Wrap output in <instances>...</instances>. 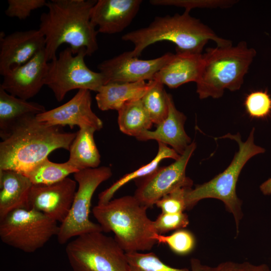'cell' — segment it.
I'll return each mask as SVG.
<instances>
[{"instance_id": "obj_1", "label": "cell", "mask_w": 271, "mask_h": 271, "mask_svg": "<svg viewBox=\"0 0 271 271\" xmlns=\"http://www.w3.org/2000/svg\"><path fill=\"white\" fill-rule=\"evenodd\" d=\"M76 133L45 124L38 121L35 114L25 115L1 138L0 170L24 174L55 150L69 151Z\"/></svg>"}, {"instance_id": "obj_2", "label": "cell", "mask_w": 271, "mask_h": 271, "mask_svg": "<svg viewBox=\"0 0 271 271\" xmlns=\"http://www.w3.org/2000/svg\"><path fill=\"white\" fill-rule=\"evenodd\" d=\"M94 0H51L48 12L41 15L39 30L45 39V51L48 62L57 57L63 44H68L74 54L83 48L87 56L98 49V31L90 19Z\"/></svg>"}, {"instance_id": "obj_3", "label": "cell", "mask_w": 271, "mask_h": 271, "mask_svg": "<svg viewBox=\"0 0 271 271\" xmlns=\"http://www.w3.org/2000/svg\"><path fill=\"white\" fill-rule=\"evenodd\" d=\"M121 39L133 44L129 53L137 57L150 45L164 41L174 43L176 52L192 54H202L209 41H214L218 47L232 45L186 11L181 14L157 17L148 26L127 33Z\"/></svg>"}, {"instance_id": "obj_4", "label": "cell", "mask_w": 271, "mask_h": 271, "mask_svg": "<svg viewBox=\"0 0 271 271\" xmlns=\"http://www.w3.org/2000/svg\"><path fill=\"white\" fill-rule=\"evenodd\" d=\"M147 209L134 196L126 195L97 204L92 214L102 232H113L125 252H140L151 250L157 242L153 238L157 233Z\"/></svg>"}, {"instance_id": "obj_5", "label": "cell", "mask_w": 271, "mask_h": 271, "mask_svg": "<svg viewBox=\"0 0 271 271\" xmlns=\"http://www.w3.org/2000/svg\"><path fill=\"white\" fill-rule=\"evenodd\" d=\"M256 55V50L243 41L235 46L207 48L196 82L199 98H219L226 89L239 90Z\"/></svg>"}, {"instance_id": "obj_6", "label": "cell", "mask_w": 271, "mask_h": 271, "mask_svg": "<svg viewBox=\"0 0 271 271\" xmlns=\"http://www.w3.org/2000/svg\"><path fill=\"white\" fill-rule=\"evenodd\" d=\"M254 128L251 130L247 140L242 141L239 133H228L219 138L233 140L238 145L230 165L222 173L209 181L189 189L186 193L187 210L192 209L199 201L206 198L221 200L225 207L234 218L237 233L240 220L242 217L241 201L236 193V187L239 174L246 162L252 157L265 152V149L254 143Z\"/></svg>"}, {"instance_id": "obj_7", "label": "cell", "mask_w": 271, "mask_h": 271, "mask_svg": "<svg viewBox=\"0 0 271 271\" xmlns=\"http://www.w3.org/2000/svg\"><path fill=\"white\" fill-rule=\"evenodd\" d=\"M103 232L77 236L65 248L73 271H128L126 252Z\"/></svg>"}, {"instance_id": "obj_8", "label": "cell", "mask_w": 271, "mask_h": 271, "mask_svg": "<svg viewBox=\"0 0 271 271\" xmlns=\"http://www.w3.org/2000/svg\"><path fill=\"white\" fill-rule=\"evenodd\" d=\"M112 175L111 168L106 166L81 170L74 174L78 187L69 213L59 226L57 238L60 244H65L73 237L90 232H102L98 223L90 220L89 214L95 190Z\"/></svg>"}, {"instance_id": "obj_9", "label": "cell", "mask_w": 271, "mask_h": 271, "mask_svg": "<svg viewBox=\"0 0 271 271\" xmlns=\"http://www.w3.org/2000/svg\"><path fill=\"white\" fill-rule=\"evenodd\" d=\"M86 56L85 49L74 54L69 47L48 63L45 85L52 90L57 101L63 100L72 90L87 89L97 92L105 84L103 75L87 66L84 61Z\"/></svg>"}, {"instance_id": "obj_10", "label": "cell", "mask_w": 271, "mask_h": 271, "mask_svg": "<svg viewBox=\"0 0 271 271\" xmlns=\"http://www.w3.org/2000/svg\"><path fill=\"white\" fill-rule=\"evenodd\" d=\"M59 226L56 221L39 211L18 209L0 220V238L8 245L33 253L57 236Z\"/></svg>"}, {"instance_id": "obj_11", "label": "cell", "mask_w": 271, "mask_h": 271, "mask_svg": "<svg viewBox=\"0 0 271 271\" xmlns=\"http://www.w3.org/2000/svg\"><path fill=\"white\" fill-rule=\"evenodd\" d=\"M196 148V143H191L174 163L159 168L152 174L143 178L133 196L149 208L163 197L177 189L191 188L193 181L186 176V169Z\"/></svg>"}, {"instance_id": "obj_12", "label": "cell", "mask_w": 271, "mask_h": 271, "mask_svg": "<svg viewBox=\"0 0 271 271\" xmlns=\"http://www.w3.org/2000/svg\"><path fill=\"white\" fill-rule=\"evenodd\" d=\"M173 53H167L152 59L142 60L124 52L105 60L97 66L103 75L105 84L110 82H136L150 81L169 61Z\"/></svg>"}, {"instance_id": "obj_13", "label": "cell", "mask_w": 271, "mask_h": 271, "mask_svg": "<svg viewBox=\"0 0 271 271\" xmlns=\"http://www.w3.org/2000/svg\"><path fill=\"white\" fill-rule=\"evenodd\" d=\"M77 182L70 178L51 185H32L28 197L29 209L39 211L62 223L70 210Z\"/></svg>"}, {"instance_id": "obj_14", "label": "cell", "mask_w": 271, "mask_h": 271, "mask_svg": "<svg viewBox=\"0 0 271 271\" xmlns=\"http://www.w3.org/2000/svg\"><path fill=\"white\" fill-rule=\"evenodd\" d=\"M45 39L39 29L0 34V74L3 76L26 63L45 49Z\"/></svg>"}, {"instance_id": "obj_15", "label": "cell", "mask_w": 271, "mask_h": 271, "mask_svg": "<svg viewBox=\"0 0 271 271\" xmlns=\"http://www.w3.org/2000/svg\"><path fill=\"white\" fill-rule=\"evenodd\" d=\"M90 91L79 89L76 94L65 103L52 109L36 115L38 121L48 125L72 128L90 126L96 130L103 127L102 121L91 108Z\"/></svg>"}, {"instance_id": "obj_16", "label": "cell", "mask_w": 271, "mask_h": 271, "mask_svg": "<svg viewBox=\"0 0 271 271\" xmlns=\"http://www.w3.org/2000/svg\"><path fill=\"white\" fill-rule=\"evenodd\" d=\"M48 69V62L43 49L28 62L4 76L0 87L12 95L28 100L45 85Z\"/></svg>"}, {"instance_id": "obj_17", "label": "cell", "mask_w": 271, "mask_h": 271, "mask_svg": "<svg viewBox=\"0 0 271 271\" xmlns=\"http://www.w3.org/2000/svg\"><path fill=\"white\" fill-rule=\"evenodd\" d=\"M142 3V0L96 1L91 11V21L98 28V33H120L131 24Z\"/></svg>"}, {"instance_id": "obj_18", "label": "cell", "mask_w": 271, "mask_h": 271, "mask_svg": "<svg viewBox=\"0 0 271 271\" xmlns=\"http://www.w3.org/2000/svg\"><path fill=\"white\" fill-rule=\"evenodd\" d=\"M167 99L168 113L166 119L157 125L155 130H144L136 138L143 141L155 140L169 145L181 155L191 143L184 129L186 116L177 109L171 94H167Z\"/></svg>"}, {"instance_id": "obj_19", "label": "cell", "mask_w": 271, "mask_h": 271, "mask_svg": "<svg viewBox=\"0 0 271 271\" xmlns=\"http://www.w3.org/2000/svg\"><path fill=\"white\" fill-rule=\"evenodd\" d=\"M203 65L202 54L176 52L155 75L153 80L176 88L198 80Z\"/></svg>"}, {"instance_id": "obj_20", "label": "cell", "mask_w": 271, "mask_h": 271, "mask_svg": "<svg viewBox=\"0 0 271 271\" xmlns=\"http://www.w3.org/2000/svg\"><path fill=\"white\" fill-rule=\"evenodd\" d=\"M32 185L20 172L0 170V220L15 210L29 209L28 197Z\"/></svg>"}, {"instance_id": "obj_21", "label": "cell", "mask_w": 271, "mask_h": 271, "mask_svg": "<svg viewBox=\"0 0 271 271\" xmlns=\"http://www.w3.org/2000/svg\"><path fill=\"white\" fill-rule=\"evenodd\" d=\"M153 83L154 80L106 83L100 88L95 96L97 106L102 111H118L125 104L141 99Z\"/></svg>"}, {"instance_id": "obj_22", "label": "cell", "mask_w": 271, "mask_h": 271, "mask_svg": "<svg viewBox=\"0 0 271 271\" xmlns=\"http://www.w3.org/2000/svg\"><path fill=\"white\" fill-rule=\"evenodd\" d=\"M96 129L90 126L79 128L69 149L68 162L79 171L98 167L100 155L94 139Z\"/></svg>"}, {"instance_id": "obj_23", "label": "cell", "mask_w": 271, "mask_h": 271, "mask_svg": "<svg viewBox=\"0 0 271 271\" xmlns=\"http://www.w3.org/2000/svg\"><path fill=\"white\" fill-rule=\"evenodd\" d=\"M46 111L44 106L12 95L0 87V136L2 138L13 124L27 114H35Z\"/></svg>"}, {"instance_id": "obj_24", "label": "cell", "mask_w": 271, "mask_h": 271, "mask_svg": "<svg viewBox=\"0 0 271 271\" xmlns=\"http://www.w3.org/2000/svg\"><path fill=\"white\" fill-rule=\"evenodd\" d=\"M180 156L172 148L168 147L163 143H158V153L152 161L124 175L109 188L101 192L98 195V204H104L110 201L116 191L129 182L143 178L154 173L159 168L160 163L164 159L170 158L177 160Z\"/></svg>"}, {"instance_id": "obj_25", "label": "cell", "mask_w": 271, "mask_h": 271, "mask_svg": "<svg viewBox=\"0 0 271 271\" xmlns=\"http://www.w3.org/2000/svg\"><path fill=\"white\" fill-rule=\"evenodd\" d=\"M117 111L119 129L125 134L137 138L153 126V123L141 99L125 104Z\"/></svg>"}, {"instance_id": "obj_26", "label": "cell", "mask_w": 271, "mask_h": 271, "mask_svg": "<svg viewBox=\"0 0 271 271\" xmlns=\"http://www.w3.org/2000/svg\"><path fill=\"white\" fill-rule=\"evenodd\" d=\"M79 171L68 161L62 163H54L47 158L24 175L33 185H47L59 182L71 174Z\"/></svg>"}, {"instance_id": "obj_27", "label": "cell", "mask_w": 271, "mask_h": 271, "mask_svg": "<svg viewBox=\"0 0 271 271\" xmlns=\"http://www.w3.org/2000/svg\"><path fill=\"white\" fill-rule=\"evenodd\" d=\"M164 86L154 80L152 86L141 99L153 123L157 125L166 119L168 113V93Z\"/></svg>"}, {"instance_id": "obj_28", "label": "cell", "mask_w": 271, "mask_h": 271, "mask_svg": "<svg viewBox=\"0 0 271 271\" xmlns=\"http://www.w3.org/2000/svg\"><path fill=\"white\" fill-rule=\"evenodd\" d=\"M128 271H189L173 267L163 262L154 252H126Z\"/></svg>"}, {"instance_id": "obj_29", "label": "cell", "mask_w": 271, "mask_h": 271, "mask_svg": "<svg viewBox=\"0 0 271 271\" xmlns=\"http://www.w3.org/2000/svg\"><path fill=\"white\" fill-rule=\"evenodd\" d=\"M153 238L158 243L167 244L173 252L180 255L191 253L196 245L193 234L183 229L176 230L169 235L155 233Z\"/></svg>"}, {"instance_id": "obj_30", "label": "cell", "mask_w": 271, "mask_h": 271, "mask_svg": "<svg viewBox=\"0 0 271 271\" xmlns=\"http://www.w3.org/2000/svg\"><path fill=\"white\" fill-rule=\"evenodd\" d=\"M244 104L251 118L265 119L271 114V96L267 90L250 92L246 96Z\"/></svg>"}, {"instance_id": "obj_31", "label": "cell", "mask_w": 271, "mask_h": 271, "mask_svg": "<svg viewBox=\"0 0 271 271\" xmlns=\"http://www.w3.org/2000/svg\"><path fill=\"white\" fill-rule=\"evenodd\" d=\"M237 3L234 0H151L156 6H174L184 8L189 12L194 8H228Z\"/></svg>"}, {"instance_id": "obj_32", "label": "cell", "mask_w": 271, "mask_h": 271, "mask_svg": "<svg viewBox=\"0 0 271 271\" xmlns=\"http://www.w3.org/2000/svg\"><path fill=\"white\" fill-rule=\"evenodd\" d=\"M189 223L188 215L184 212L176 213H161L153 221L156 232L159 234L186 227Z\"/></svg>"}, {"instance_id": "obj_33", "label": "cell", "mask_w": 271, "mask_h": 271, "mask_svg": "<svg viewBox=\"0 0 271 271\" xmlns=\"http://www.w3.org/2000/svg\"><path fill=\"white\" fill-rule=\"evenodd\" d=\"M191 188L183 187L177 189L163 197L155 205L161 209L162 213L184 212V210H187L186 193L187 191Z\"/></svg>"}, {"instance_id": "obj_34", "label": "cell", "mask_w": 271, "mask_h": 271, "mask_svg": "<svg viewBox=\"0 0 271 271\" xmlns=\"http://www.w3.org/2000/svg\"><path fill=\"white\" fill-rule=\"evenodd\" d=\"M45 0H8L5 15L10 18L26 19L32 11L46 6Z\"/></svg>"}, {"instance_id": "obj_35", "label": "cell", "mask_w": 271, "mask_h": 271, "mask_svg": "<svg viewBox=\"0 0 271 271\" xmlns=\"http://www.w3.org/2000/svg\"><path fill=\"white\" fill-rule=\"evenodd\" d=\"M205 271H244L243 264L232 261L222 262L215 267L207 266Z\"/></svg>"}, {"instance_id": "obj_36", "label": "cell", "mask_w": 271, "mask_h": 271, "mask_svg": "<svg viewBox=\"0 0 271 271\" xmlns=\"http://www.w3.org/2000/svg\"><path fill=\"white\" fill-rule=\"evenodd\" d=\"M244 271H270L268 266L265 264L254 265L248 262L242 263Z\"/></svg>"}, {"instance_id": "obj_37", "label": "cell", "mask_w": 271, "mask_h": 271, "mask_svg": "<svg viewBox=\"0 0 271 271\" xmlns=\"http://www.w3.org/2000/svg\"><path fill=\"white\" fill-rule=\"evenodd\" d=\"M191 271H205L207 265H203L197 258H192L190 260Z\"/></svg>"}, {"instance_id": "obj_38", "label": "cell", "mask_w": 271, "mask_h": 271, "mask_svg": "<svg viewBox=\"0 0 271 271\" xmlns=\"http://www.w3.org/2000/svg\"><path fill=\"white\" fill-rule=\"evenodd\" d=\"M260 190L263 194L269 195L271 194V178H269L260 186Z\"/></svg>"}]
</instances>
